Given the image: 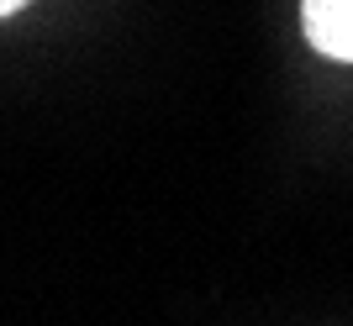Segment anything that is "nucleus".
<instances>
[{"instance_id":"f257e3e1","label":"nucleus","mask_w":353,"mask_h":326,"mask_svg":"<svg viewBox=\"0 0 353 326\" xmlns=\"http://www.w3.org/2000/svg\"><path fill=\"white\" fill-rule=\"evenodd\" d=\"M301 16L316 53L353 63V0H301Z\"/></svg>"},{"instance_id":"f03ea898","label":"nucleus","mask_w":353,"mask_h":326,"mask_svg":"<svg viewBox=\"0 0 353 326\" xmlns=\"http://www.w3.org/2000/svg\"><path fill=\"white\" fill-rule=\"evenodd\" d=\"M27 0H0V16H11V11H21Z\"/></svg>"}]
</instances>
